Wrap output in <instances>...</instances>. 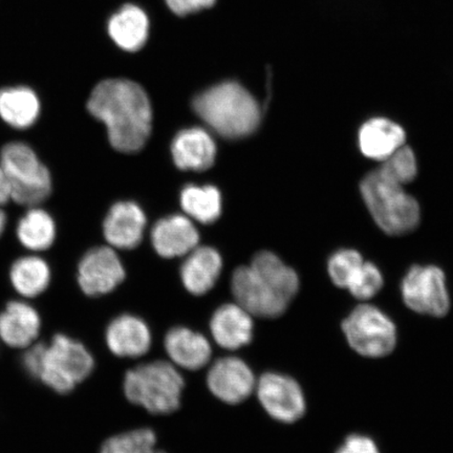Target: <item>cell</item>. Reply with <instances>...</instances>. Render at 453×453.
Here are the masks:
<instances>
[{
  "mask_svg": "<svg viewBox=\"0 0 453 453\" xmlns=\"http://www.w3.org/2000/svg\"><path fill=\"white\" fill-rule=\"evenodd\" d=\"M88 110L104 122L113 149L137 152L151 132L152 111L145 90L126 79L100 82L90 94Z\"/></svg>",
  "mask_w": 453,
  "mask_h": 453,
  "instance_id": "6da1fadb",
  "label": "cell"
},
{
  "mask_svg": "<svg viewBox=\"0 0 453 453\" xmlns=\"http://www.w3.org/2000/svg\"><path fill=\"white\" fill-rule=\"evenodd\" d=\"M22 365L32 378L58 394H69L94 371L92 354L78 340L57 334L49 344L27 348Z\"/></svg>",
  "mask_w": 453,
  "mask_h": 453,
  "instance_id": "7a4b0ae2",
  "label": "cell"
},
{
  "mask_svg": "<svg viewBox=\"0 0 453 453\" xmlns=\"http://www.w3.org/2000/svg\"><path fill=\"white\" fill-rule=\"evenodd\" d=\"M194 110L209 127L226 139L252 134L262 120L257 99L241 84L232 81L214 85L198 95Z\"/></svg>",
  "mask_w": 453,
  "mask_h": 453,
  "instance_id": "3957f363",
  "label": "cell"
},
{
  "mask_svg": "<svg viewBox=\"0 0 453 453\" xmlns=\"http://www.w3.org/2000/svg\"><path fill=\"white\" fill-rule=\"evenodd\" d=\"M184 388V379L177 368L161 360L128 371L123 383L127 400L152 415H169L177 411Z\"/></svg>",
  "mask_w": 453,
  "mask_h": 453,
  "instance_id": "277c9868",
  "label": "cell"
},
{
  "mask_svg": "<svg viewBox=\"0 0 453 453\" xmlns=\"http://www.w3.org/2000/svg\"><path fill=\"white\" fill-rule=\"evenodd\" d=\"M361 195L372 217L389 235H403L420 222V206L407 195L403 185L385 177L377 169L362 180Z\"/></svg>",
  "mask_w": 453,
  "mask_h": 453,
  "instance_id": "5b68a950",
  "label": "cell"
},
{
  "mask_svg": "<svg viewBox=\"0 0 453 453\" xmlns=\"http://www.w3.org/2000/svg\"><path fill=\"white\" fill-rule=\"evenodd\" d=\"M0 165L11 185V201L20 206L37 207L52 192V178L35 151L22 142L5 144L0 151Z\"/></svg>",
  "mask_w": 453,
  "mask_h": 453,
  "instance_id": "8992f818",
  "label": "cell"
},
{
  "mask_svg": "<svg viewBox=\"0 0 453 453\" xmlns=\"http://www.w3.org/2000/svg\"><path fill=\"white\" fill-rule=\"evenodd\" d=\"M342 331L349 347L367 358H381L395 348V326L375 305L364 303L355 308L343 320Z\"/></svg>",
  "mask_w": 453,
  "mask_h": 453,
  "instance_id": "52a82bcc",
  "label": "cell"
},
{
  "mask_svg": "<svg viewBox=\"0 0 453 453\" xmlns=\"http://www.w3.org/2000/svg\"><path fill=\"white\" fill-rule=\"evenodd\" d=\"M402 297L418 314L443 317L450 309L444 272L435 265H415L407 272L401 286Z\"/></svg>",
  "mask_w": 453,
  "mask_h": 453,
  "instance_id": "ba28073f",
  "label": "cell"
},
{
  "mask_svg": "<svg viewBox=\"0 0 453 453\" xmlns=\"http://www.w3.org/2000/svg\"><path fill=\"white\" fill-rule=\"evenodd\" d=\"M255 389L260 404L276 421L286 424L296 422L307 410L300 385L293 378L282 373H264Z\"/></svg>",
  "mask_w": 453,
  "mask_h": 453,
  "instance_id": "9c48e42d",
  "label": "cell"
},
{
  "mask_svg": "<svg viewBox=\"0 0 453 453\" xmlns=\"http://www.w3.org/2000/svg\"><path fill=\"white\" fill-rule=\"evenodd\" d=\"M231 288L236 303L249 314L260 319H277L285 313L290 304L251 265L234 271Z\"/></svg>",
  "mask_w": 453,
  "mask_h": 453,
  "instance_id": "30bf717a",
  "label": "cell"
},
{
  "mask_svg": "<svg viewBox=\"0 0 453 453\" xmlns=\"http://www.w3.org/2000/svg\"><path fill=\"white\" fill-rule=\"evenodd\" d=\"M126 279L120 258L112 249L99 247L84 255L78 267V283L90 297L105 296Z\"/></svg>",
  "mask_w": 453,
  "mask_h": 453,
  "instance_id": "8fae6325",
  "label": "cell"
},
{
  "mask_svg": "<svg viewBox=\"0 0 453 453\" xmlns=\"http://www.w3.org/2000/svg\"><path fill=\"white\" fill-rule=\"evenodd\" d=\"M207 387L224 403L236 405L251 395L257 380L245 361L237 357H224L209 368Z\"/></svg>",
  "mask_w": 453,
  "mask_h": 453,
  "instance_id": "7c38bea8",
  "label": "cell"
},
{
  "mask_svg": "<svg viewBox=\"0 0 453 453\" xmlns=\"http://www.w3.org/2000/svg\"><path fill=\"white\" fill-rule=\"evenodd\" d=\"M105 340L113 355L121 358H138L149 352L152 338L150 327L143 319L123 314L107 326Z\"/></svg>",
  "mask_w": 453,
  "mask_h": 453,
  "instance_id": "4fadbf2b",
  "label": "cell"
},
{
  "mask_svg": "<svg viewBox=\"0 0 453 453\" xmlns=\"http://www.w3.org/2000/svg\"><path fill=\"white\" fill-rule=\"evenodd\" d=\"M211 331L220 348L239 349L252 342V315L237 303L223 304L211 317Z\"/></svg>",
  "mask_w": 453,
  "mask_h": 453,
  "instance_id": "5bb4252c",
  "label": "cell"
},
{
  "mask_svg": "<svg viewBox=\"0 0 453 453\" xmlns=\"http://www.w3.org/2000/svg\"><path fill=\"white\" fill-rule=\"evenodd\" d=\"M41 328V315L27 303L11 302L0 313V339L11 348L30 347L36 342Z\"/></svg>",
  "mask_w": 453,
  "mask_h": 453,
  "instance_id": "9a60e30c",
  "label": "cell"
},
{
  "mask_svg": "<svg viewBox=\"0 0 453 453\" xmlns=\"http://www.w3.org/2000/svg\"><path fill=\"white\" fill-rule=\"evenodd\" d=\"M164 347L175 365L198 371L211 361L212 349L208 339L186 326H175L164 339Z\"/></svg>",
  "mask_w": 453,
  "mask_h": 453,
  "instance_id": "2e32d148",
  "label": "cell"
},
{
  "mask_svg": "<svg viewBox=\"0 0 453 453\" xmlns=\"http://www.w3.org/2000/svg\"><path fill=\"white\" fill-rule=\"evenodd\" d=\"M172 154L175 165L180 169L203 172L213 165L217 145L205 129L192 127L175 135Z\"/></svg>",
  "mask_w": 453,
  "mask_h": 453,
  "instance_id": "e0dca14e",
  "label": "cell"
},
{
  "mask_svg": "<svg viewBox=\"0 0 453 453\" xmlns=\"http://www.w3.org/2000/svg\"><path fill=\"white\" fill-rule=\"evenodd\" d=\"M145 226V214L137 203H117L105 218L104 236L113 247L134 249L141 242Z\"/></svg>",
  "mask_w": 453,
  "mask_h": 453,
  "instance_id": "ac0fdd59",
  "label": "cell"
},
{
  "mask_svg": "<svg viewBox=\"0 0 453 453\" xmlns=\"http://www.w3.org/2000/svg\"><path fill=\"white\" fill-rule=\"evenodd\" d=\"M152 245L162 257L173 258L189 254L197 247L200 236L190 220L173 215L158 220L152 229Z\"/></svg>",
  "mask_w": 453,
  "mask_h": 453,
  "instance_id": "d6986e66",
  "label": "cell"
},
{
  "mask_svg": "<svg viewBox=\"0 0 453 453\" xmlns=\"http://www.w3.org/2000/svg\"><path fill=\"white\" fill-rule=\"evenodd\" d=\"M222 269V257L215 249L196 248L180 267V280L192 296H205L218 282Z\"/></svg>",
  "mask_w": 453,
  "mask_h": 453,
  "instance_id": "ffe728a7",
  "label": "cell"
},
{
  "mask_svg": "<svg viewBox=\"0 0 453 453\" xmlns=\"http://www.w3.org/2000/svg\"><path fill=\"white\" fill-rule=\"evenodd\" d=\"M405 132L399 124L385 118H373L361 127L358 143L362 154L385 161L405 143Z\"/></svg>",
  "mask_w": 453,
  "mask_h": 453,
  "instance_id": "44dd1931",
  "label": "cell"
},
{
  "mask_svg": "<svg viewBox=\"0 0 453 453\" xmlns=\"http://www.w3.org/2000/svg\"><path fill=\"white\" fill-rule=\"evenodd\" d=\"M150 21L143 10L133 4L124 5L109 22V33L113 42L129 52L139 50L147 41Z\"/></svg>",
  "mask_w": 453,
  "mask_h": 453,
  "instance_id": "7402d4cb",
  "label": "cell"
},
{
  "mask_svg": "<svg viewBox=\"0 0 453 453\" xmlns=\"http://www.w3.org/2000/svg\"><path fill=\"white\" fill-rule=\"evenodd\" d=\"M41 113V101L34 90L26 87L0 90V118L17 129L31 127Z\"/></svg>",
  "mask_w": 453,
  "mask_h": 453,
  "instance_id": "603a6c76",
  "label": "cell"
},
{
  "mask_svg": "<svg viewBox=\"0 0 453 453\" xmlns=\"http://www.w3.org/2000/svg\"><path fill=\"white\" fill-rule=\"evenodd\" d=\"M251 267L288 303H291L297 296L299 279L296 272L283 264L275 254L268 251L257 253Z\"/></svg>",
  "mask_w": 453,
  "mask_h": 453,
  "instance_id": "cb8c5ba5",
  "label": "cell"
},
{
  "mask_svg": "<svg viewBox=\"0 0 453 453\" xmlns=\"http://www.w3.org/2000/svg\"><path fill=\"white\" fill-rule=\"evenodd\" d=\"M10 280L21 296L34 298L47 290L50 282V270L44 259L25 257L17 259L11 267Z\"/></svg>",
  "mask_w": 453,
  "mask_h": 453,
  "instance_id": "d4e9b609",
  "label": "cell"
},
{
  "mask_svg": "<svg viewBox=\"0 0 453 453\" xmlns=\"http://www.w3.org/2000/svg\"><path fill=\"white\" fill-rule=\"evenodd\" d=\"M16 234L21 245L28 250L43 251L53 245L56 225L47 211L33 207L20 219Z\"/></svg>",
  "mask_w": 453,
  "mask_h": 453,
  "instance_id": "484cf974",
  "label": "cell"
},
{
  "mask_svg": "<svg viewBox=\"0 0 453 453\" xmlns=\"http://www.w3.org/2000/svg\"><path fill=\"white\" fill-rule=\"evenodd\" d=\"M180 205L198 222L211 224L222 212V196L217 187L189 185L180 192Z\"/></svg>",
  "mask_w": 453,
  "mask_h": 453,
  "instance_id": "4316f807",
  "label": "cell"
},
{
  "mask_svg": "<svg viewBox=\"0 0 453 453\" xmlns=\"http://www.w3.org/2000/svg\"><path fill=\"white\" fill-rule=\"evenodd\" d=\"M157 435L150 428H140L106 440L100 453H166L156 449Z\"/></svg>",
  "mask_w": 453,
  "mask_h": 453,
  "instance_id": "83f0119b",
  "label": "cell"
},
{
  "mask_svg": "<svg viewBox=\"0 0 453 453\" xmlns=\"http://www.w3.org/2000/svg\"><path fill=\"white\" fill-rule=\"evenodd\" d=\"M385 177L400 185L411 182L417 177L418 164L415 152L409 146H402L383 161L379 168Z\"/></svg>",
  "mask_w": 453,
  "mask_h": 453,
  "instance_id": "f1b7e54d",
  "label": "cell"
},
{
  "mask_svg": "<svg viewBox=\"0 0 453 453\" xmlns=\"http://www.w3.org/2000/svg\"><path fill=\"white\" fill-rule=\"evenodd\" d=\"M364 263L361 254L350 249H343L334 254L327 265L334 285L348 288Z\"/></svg>",
  "mask_w": 453,
  "mask_h": 453,
  "instance_id": "f546056e",
  "label": "cell"
},
{
  "mask_svg": "<svg viewBox=\"0 0 453 453\" xmlns=\"http://www.w3.org/2000/svg\"><path fill=\"white\" fill-rule=\"evenodd\" d=\"M383 287V276L380 270L372 263L365 262L356 274L348 290L359 300L371 299L376 296Z\"/></svg>",
  "mask_w": 453,
  "mask_h": 453,
  "instance_id": "4dcf8cb0",
  "label": "cell"
},
{
  "mask_svg": "<svg viewBox=\"0 0 453 453\" xmlns=\"http://www.w3.org/2000/svg\"><path fill=\"white\" fill-rule=\"evenodd\" d=\"M336 453H380L371 438L362 434L349 435Z\"/></svg>",
  "mask_w": 453,
  "mask_h": 453,
  "instance_id": "1f68e13d",
  "label": "cell"
},
{
  "mask_svg": "<svg viewBox=\"0 0 453 453\" xmlns=\"http://www.w3.org/2000/svg\"><path fill=\"white\" fill-rule=\"evenodd\" d=\"M166 3L175 14L187 15L211 7L215 0H166Z\"/></svg>",
  "mask_w": 453,
  "mask_h": 453,
  "instance_id": "d6a6232c",
  "label": "cell"
},
{
  "mask_svg": "<svg viewBox=\"0 0 453 453\" xmlns=\"http://www.w3.org/2000/svg\"><path fill=\"white\" fill-rule=\"evenodd\" d=\"M11 201V185L7 174L0 165V206L5 205Z\"/></svg>",
  "mask_w": 453,
  "mask_h": 453,
  "instance_id": "836d02e7",
  "label": "cell"
},
{
  "mask_svg": "<svg viewBox=\"0 0 453 453\" xmlns=\"http://www.w3.org/2000/svg\"><path fill=\"white\" fill-rule=\"evenodd\" d=\"M5 226H7V215L0 209V236L3 235Z\"/></svg>",
  "mask_w": 453,
  "mask_h": 453,
  "instance_id": "e575fe53",
  "label": "cell"
}]
</instances>
